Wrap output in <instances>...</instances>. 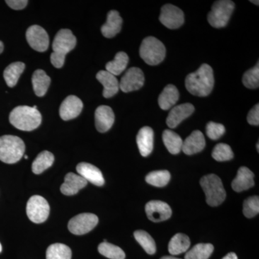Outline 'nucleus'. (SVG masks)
<instances>
[{
	"mask_svg": "<svg viewBox=\"0 0 259 259\" xmlns=\"http://www.w3.org/2000/svg\"><path fill=\"white\" fill-rule=\"evenodd\" d=\"M247 120L250 125L258 126L259 125V105H255L248 112Z\"/></svg>",
	"mask_w": 259,
	"mask_h": 259,
	"instance_id": "40",
	"label": "nucleus"
},
{
	"mask_svg": "<svg viewBox=\"0 0 259 259\" xmlns=\"http://www.w3.org/2000/svg\"><path fill=\"white\" fill-rule=\"evenodd\" d=\"M180 99V93L175 85L168 84L163 89V92L159 95L158 103L161 109L168 110L176 105Z\"/></svg>",
	"mask_w": 259,
	"mask_h": 259,
	"instance_id": "24",
	"label": "nucleus"
},
{
	"mask_svg": "<svg viewBox=\"0 0 259 259\" xmlns=\"http://www.w3.org/2000/svg\"><path fill=\"white\" fill-rule=\"evenodd\" d=\"M128 56L125 52H119L115 55V59L106 64V71L113 74L114 76H118L121 73L125 71L127 64H128Z\"/></svg>",
	"mask_w": 259,
	"mask_h": 259,
	"instance_id": "29",
	"label": "nucleus"
},
{
	"mask_svg": "<svg viewBox=\"0 0 259 259\" xmlns=\"http://www.w3.org/2000/svg\"><path fill=\"white\" fill-rule=\"evenodd\" d=\"M243 83L248 89H257L259 87L258 62L253 69L248 70L243 74Z\"/></svg>",
	"mask_w": 259,
	"mask_h": 259,
	"instance_id": "37",
	"label": "nucleus"
},
{
	"mask_svg": "<svg viewBox=\"0 0 259 259\" xmlns=\"http://www.w3.org/2000/svg\"><path fill=\"white\" fill-rule=\"evenodd\" d=\"M161 259H181V258H176V257H174V256H163V257H162V258Z\"/></svg>",
	"mask_w": 259,
	"mask_h": 259,
	"instance_id": "44",
	"label": "nucleus"
},
{
	"mask_svg": "<svg viewBox=\"0 0 259 259\" xmlns=\"http://www.w3.org/2000/svg\"><path fill=\"white\" fill-rule=\"evenodd\" d=\"M122 25V19L118 12L116 10H111L107 14L106 23L102 26V35L107 38L115 37L120 32Z\"/></svg>",
	"mask_w": 259,
	"mask_h": 259,
	"instance_id": "22",
	"label": "nucleus"
},
{
	"mask_svg": "<svg viewBox=\"0 0 259 259\" xmlns=\"http://www.w3.org/2000/svg\"><path fill=\"white\" fill-rule=\"evenodd\" d=\"M205 139L199 131H194L183 141L182 151L185 154L193 155L201 152L205 147Z\"/></svg>",
	"mask_w": 259,
	"mask_h": 259,
	"instance_id": "18",
	"label": "nucleus"
},
{
	"mask_svg": "<svg viewBox=\"0 0 259 259\" xmlns=\"http://www.w3.org/2000/svg\"><path fill=\"white\" fill-rule=\"evenodd\" d=\"M234 8V3L230 0H220L215 2L207 17L209 25L216 28L226 27L229 22Z\"/></svg>",
	"mask_w": 259,
	"mask_h": 259,
	"instance_id": "7",
	"label": "nucleus"
},
{
	"mask_svg": "<svg viewBox=\"0 0 259 259\" xmlns=\"http://www.w3.org/2000/svg\"><path fill=\"white\" fill-rule=\"evenodd\" d=\"M25 151V144L18 136L7 135L0 137V161L8 164L17 163Z\"/></svg>",
	"mask_w": 259,
	"mask_h": 259,
	"instance_id": "4",
	"label": "nucleus"
},
{
	"mask_svg": "<svg viewBox=\"0 0 259 259\" xmlns=\"http://www.w3.org/2000/svg\"><path fill=\"white\" fill-rule=\"evenodd\" d=\"M71 250L62 243L51 245L47 250V259H71Z\"/></svg>",
	"mask_w": 259,
	"mask_h": 259,
	"instance_id": "32",
	"label": "nucleus"
},
{
	"mask_svg": "<svg viewBox=\"0 0 259 259\" xmlns=\"http://www.w3.org/2000/svg\"><path fill=\"white\" fill-rule=\"evenodd\" d=\"M26 212L32 223L39 224L45 222L49 218L50 206L44 197L34 195L29 199L27 203Z\"/></svg>",
	"mask_w": 259,
	"mask_h": 259,
	"instance_id": "8",
	"label": "nucleus"
},
{
	"mask_svg": "<svg viewBox=\"0 0 259 259\" xmlns=\"http://www.w3.org/2000/svg\"><path fill=\"white\" fill-rule=\"evenodd\" d=\"M138 147L141 156H149L153 149V131L150 127H142L140 130L136 138Z\"/></svg>",
	"mask_w": 259,
	"mask_h": 259,
	"instance_id": "23",
	"label": "nucleus"
},
{
	"mask_svg": "<svg viewBox=\"0 0 259 259\" xmlns=\"http://www.w3.org/2000/svg\"><path fill=\"white\" fill-rule=\"evenodd\" d=\"M76 38L72 32L68 29H62L56 34L53 42V53L51 61L57 69L64 66L66 54L76 47Z\"/></svg>",
	"mask_w": 259,
	"mask_h": 259,
	"instance_id": "3",
	"label": "nucleus"
},
{
	"mask_svg": "<svg viewBox=\"0 0 259 259\" xmlns=\"http://www.w3.org/2000/svg\"><path fill=\"white\" fill-rule=\"evenodd\" d=\"M194 111V107L192 104L185 103L172 107L166 118V124L170 128L177 127L181 122L190 117Z\"/></svg>",
	"mask_w": 259,
	"mask_h": 259,
	"instance_id": "16",
	"label": "nucleus"
},
{
	"mask_svg": "<svg viewBox=\"0 0 259 259\" xmlns=\"http://www.w3.org/2000/svg\"><path fill=\"white\" fill-rule=\"evenodd\" d=\"M26 39L30 47L38 52H44L49 47V35L39 25H32L27 30Z\"/></svg>",
	"mask_w": 259,
	"mask_h": 259,
	"instance_id": "12",
	"label": "nucleus"
},
{
	"mask_svg": "<svg viewBox=\"0 0 259 259\" xmlns=\"http://www.w3.org/2000/svg\"><path fill=\"white\" fill-rule=\"evenodd\" d=\"M54 162V156L49 151H45L39 153L32 164V171L35 175H40L50 168Z\"/></svg>",
	"mask_w": 259,
	"mask_h": 259,
	"instance_id": "30",
	"label": "nucleus"
},
{
	"mask_svg": "<svg viewBox=\"0 0 259 259\" xmlns=\"http://www.w3.org/2000/svg\"><path fill=\"white\" fill-rule=\"evenodd\" d=\"M226 128L222 124L216 123L214 122H209L206 126V133L209 139L214 140L219 139L224 135Z\"/></svg>",
	"mask_w": 259,
	"mask_h": 259,
	"instance_id": "39",
	"label": "nucleus"
},
{
	"mask_svg": "<svg viewBox=\"0 0 259 259\" xmlns=\"http://www.w3.org/2000/svg\"><path fill=\"white\" fill-rule=\"evenodd\" d=\"M135 238L143 247L146 253L150 255L154 254L156 251V245L152 237L147 232L136 231L134 233Z\"/></svg>",
	"mask_w": 259,
	"mask_h": 259,
	"instance_id": "34",
	"label": "nucleus"
},
{
	"mask_svg": "<svg viewBox=\"0 0 259 259\" xmlns=\"http://www.w3.org/2000/svg\"><path fill=\"white\" fill-rule=\"evenodd\" d=\"M200 185L206 196V201L209 206L217 207L224 202L226 192L222 181L215 175H209L202 177Z\"/></svg>",
	"mask_w": 259,
	"mask_h": 259,
	"instance_id": "5",
	"label": "nucleus"
},
{
	"mask_svg": "<svg viewBox=\"0 0 259 259\" xmlns=\"http://www.w3.org/2000/svg\"><path fill=\"white\" fill-rule=\"evenodd\" d=\"M171 180V175L167 170H160L148 174L146 181L149 185L156 187H163L168 185Z\"/></svg>",
	"mask_w": 259,
	"mask_h": 259,
	"instance_id": "33",
	"label": "nucleus"
},
{
	"mask_svg": "<svg viewBox=\"0 0 259 259\" xmlns=\"http://www.w3.org/2000/svg\"><path fill=\"white\" fill-rule=\"evenodd\" d=\"M257 151H259L258 143L257 144Z\"/></svg>",
	"mask_w": 259,
	"mask_h": 259,
	"instance_id": "47",
	"label": "nucleus"
},
{
	"mask_svg": "<svg viewBox=\"0 0 259 259\" xmlns=\"http://www.w3.org/2000/svg\"><path fill=\"white\" fill-rule=\"evenodd\" d=\"M250 3H253V4L258 5V1H250Z\"/></svg>",
	"mask_w": 259,
	"mask_h": 259,
	"instance_id": "45",
	"label": "nucleus"
},
{
	"mask_svg": "<svg viewBox=\"0 0 259 259\" xmlns=\"http://www.w3.org/2000/svg\"><path fill=\"white\" fill-rule=\"evenodd\" d=\"M100 254L110 259H125V254L120 247L107 242L100 243L98 246Z\"/></svg>",
	"mask_w": 259,
	"mask_h": 259,
	"instance_id": "35",
	"label": "nucleus"
},
{
	"mask_svg": "<svg viewBox=\"0 0 259 259\" xmlns=\"http://www.w3.org/2000/svg\"><path fill=\"white\" fill-rule=\"evenodd\" d=\"M41 121V115L36 106H18L10 112V123L20 131H33L39 127Z\"/></svg>",
	"mask_w": 259,
	"mask_h": 259,
	"instance_id": "2",
	"label": "nucleus"
},
{
	"mask_svg": "<svg viewBox=\"0 0 259 259\" xmlns=\"http://www.w3.org/2000/svg\"><path fill=\"white\" fill-rule=\"evenodd\" d=\"M146 212L150 221L154 223L162 222L171 218V207L166 202L160 200H152L146 205Z\"/></svg>",
	"mask_w": 259,
	"mask_h": 259,
	"instance_id": "13",
	"label": "nucleus"
},
{
	"mask_svg": "<svg viewBox=\"0 0 259 259\" xmlns=\"http://www.w3.org/2000/svg\"><path fill=\"white\" fill-rule=\"evenodd\" d=\"M2 250H3V248H2V245L1 243H0V253H1Z\"/></svg>",
	"mask_w": 259,
	"mask_h": 259,
	"instance_id": "46",
	"label": "nucleus"
},
{
	"mask_svg": "<svg viewBox=\"0 0 259 259\" xmlns=\"http://www.w3.org/2000/svg\"><path fill=\"white\" fill-rule=\"evenodd\" d=\"M163 141L168 152L171 154H178L182 151L183 141L178 134L171 130L163 131Z\"/></svg>",
	"mask_w": 259,
	"mask_h": 259,
	"instance_id": "27",
	"label": "nucleus"
},
{
	"mask_svg": "<svg viewBox=\"0 0 259 259\" xmlns=\"http://www.w3.org/2000/svg\"><path fill=\"white\" fill-rule=\"evenodd\" d=\"M76 171L79 176L93 185L102 187L105 184V180L101 171L93 164L84 162L80 163L76 166Z\"/></svg>",
	"mask_w": 259,
	"mask_h": 259,
	"instance_id": "17",
	"label": "nucleus"
},
{
	"mask_svg": "<svg viewBox=\"0 0 259 259\" xmlns=\"http://www.w3.org/2000/svg\"><path fill=\"white\" fill-rule=\"evenodd\" d=\"M98 221L96 214L93 213H81L70 220L68 228L73 234L81 236L93 231L97 226Z\"/></svg>",
	"mask_w": 259,
	"mask_h": 259,
	"instance_id": "9",
	"label": "nucleus"
},
{
	"mask_svg": "<svg viewBox=\"0 0 259 259\" xmlns=\"http://www.w3.org/2000/svg\"><path fill=\"white\" fill-rule=\"evenodd\" d=\"M212 156L217 161H227L231 160L234 154L231 146L226 144H219L214 146Z\"/></svg>",
	"mask_w": 259,
	"mask_h": 259,
	"instance_id": "36",
	"label": "nucleus"
},
{
	"mask_svg": "<svg viewBox=\"0 0 259 259\" xmlns=\"http://www.w3.org/2000/svg\"><path fill=\"white\" fill-rule=\"evenodd\" d=\"M254 175L247 167L242 166L238 169L236 178L232 182V188L236 192L248 190L254 186Z\"/></svg>",
	"mask_w": 259,
	"mask_h": 259,
	"instance_id": "19",
	"label": "nucleus"
},
{
	"mask_svg": "<svg viewBox=\"0 0 259 259\" xmlns=\"http://www.w3.org/2000/svg\"><path fill=\"white\" fill-rule=\"evenodd\" d=\"M214 250L210 243H199L186 253L185 259H208Z\"/></svg>",
	"mask_w": 259,
	"mask_h": 259,
	"instance_id": "31",
	"label": "nucleus"
},
{
	"mask_svg": "<svg viewBox=\"0 0 259 259\" xmlns=\"http://www.w3.org/2000/svg\"><path fill=\"white\" fill-rule=\"evenodd\" d=\"M95 126L100 133H105L111 128L115 122V115L111 107L101 105L97 108L95 114Z\"/></svg>",
	"mask_w": 259,
	"mask_h": 259,
	"instance_id": "15",
	"label": "nucleus"
},
{
	"mask_svg": "<svg viewBox=\"0 0 259 259\" xmlns=\"http://www.w3.org/2000/svg\"><path fill=\"white\" fill-rule=\"evenodd\" d=\"M33 90L37 97H44L50 86L51 78L41 69L36 70L32 76Z\"/></svg>",
	"mask_w": 259,
	"mask_h": 259,
	"instance_id": "25",
	"label": "nucleus"
},
{
	"mask_svg": "<svg viewBox=\"0 0 259 259\" xmlns=\"http://www.w3.org/2000/svg\"><path fill=\"white\" fill-rule=\"evenodd\" d=\"M7 5L15 10H23L28 5V1L27 0H8L6 1Z\"/></svg>",
	"mask_w": 259,
	"mask_h": 259,
	"instance_id": "41",
	"label": "nucleus"
},
{
	"mask_svg": "<svg viewBox=\"0 0 259 259\" xmlns=\"http://www.w3.org/2000/svg\"><path fill=\"white\" fill-rule=\"evenodd\" d=\"M243 214L247 218L255 217L259 212V198L258 196H253L245 199L243 202Z\"/></svg>",
	"mask_w": 259,
	"mask_h": 259,
	"instance_id": "38",
	"label": "nucleus"
},
{
	"mask_svg": "<svg viewBox=\"0 0 259 259\" xmlns=\"http://www.w3.org/2000/svg\"><path fill=\"white\" fill-rule=\"evenodd\" d=\"M88 185V182L79 175L74 173H69L64 178V182L61 186V192L64 195L71 196L76 194Z\"/></svg>",
	"mask_w": 259,
	"mask_h": 259,
	"instance_id": "20",
	"label": "nucleus"
},
{
	"mask_svg": "<svg viewBox=\"0 0 259 259\" xmlns=\"http://www.w3.org/2000/svg\"><path fill=\"white\" fill-rule=\"evenodd\" d=\"M25 69V65L23 62L13 63L5 69L4 79L8 87L13 88L17 84Z\"/></svg>",
	"mask_w": 259,
	"mask_h": 259,
	"instance_id": "28",
	"label": "nucleus"
},
{
	"mask_svg": "<svg viewBox=\"0 0 259 259\" xmlns=\"http://www.w3.org/2000/svg\"><path fill=\"white\" fill-rule=\"evenodd\" d=\"M145 76L142 70L137 67H132L126 71L121 79L120 89L123 93H127L136 91L144 86Z\"/></svg>",
	"mask_w": 259,
	"mask_h": 259,
	"instance_id": "11",
	"label": "nucleus"
},
{
	"mask_svg": "<svg viewBox=\"0 0 259 259\" xmlns=\"http://www.w3.org/2000/svg\"><path fill=\"white\" fill-rule=\"evenodd\" d=\"M3 50H4V44L2 41H0V54L3 52Z\"/></svg>",
	"mask_w": 259,
	"mask_h": 259,
	"instance_id": "43",
	"label": "nucleus"
},
{
	"mask_svg": "<svg viewBox=\"0 0 259 259\" xmlns=\"http://www.w3.org/2000/svg\"><path fill=\"white\" fill-rule=\"evenodd\" d=\"M159 20L167 28L177 29L185 23V15L180 8L167 4L162 7Z\"/></svg>",
	"mask_w": 259,
	"mask_h": 259,
	"instance_id": "10",
	"label": "nucleus"
},
{
	"mask_svg": "<svg viewBox=\"0 0 259 259\" xmlns=\"http://www.w3.org/2000/svg\"><path fill=\"white\" fill-rule=\"evenodd\" d=\"M190 244L188 236L183 233H177L168 243V251L173 255L181 254L189 249Z\"/></svg>",
	"mask_w": 259,
	"mask_h": 259,
	"instance_id": "26",
	"label": "nucleus"
},
{
	"mask_svg": "<svg viewBox=\"0 0 259 259\" xmlns=\"http://www.w3.org/2000/svg\"><path fill=\"white\" fill-rule=\"evenodd\" d=\"M82 109V101L79 97L70 95L61 103L59 114L62 120H72L80 115Z\"/></svg>",
	"mask_w": 259,
	"mask_h": 259,
	"instance_id": "14",
	"label": "nucleus"
},
{
	"mask_svg": "<svg viewBox=\"0 0 259 259\" xmlns=\"http://www.w3.org/2000/svg\"><path fill=\"white\" fill-rule=\"evenodd\" d=\"M25 159H28V156H27V155H25Z\"/></svg>",
	"mask_w": 259,
	"mask_h": 259,
	"instance_id": "48",
	"label": "nucleus"
},
{
	"mask_svg": "<svg viewBox=\"0 0 259 259\" xmlns=\"http://www.w3.org/2000/svg\"><path fill=\"white\" fill-rule=\"evenodd\" d=\"M97 79L104 87L103 96L105 98H110L118 93L120 83L113 74L107 71H100L97 73Z\"/></svg>",
	"mask_w": 259,
	"mask_h": 259,
	"instance_id": "21",
	"label": "nucleus"
},
{
	"mask_svg": "<svg viewBox=\"0 0 259 259\" xmlns=\"http://www.w3.org/2000/svg\"><path fill=\"white\" fill-rule=\"evenodd\" d=\"M213 70L208 64H202L195 72L187 75L185 87L187 91L194 96L206 97L214 88Z\"/></svg>",
	"mask_w": 259,
	"mask_h": 259,
	"instance_id": "1",
	"label": "nucleus"
},
{
	"mask_svg": "<svg viewBox=\"0 0 259 259\" xmlns=\"http://www.w3.org/2000/svg\"><path fill=\"white\" fill-rule=\"evenodd\" d=\"M222 259H238V256H237L236 253L231 252V253L227 254L226 256L223 257Z\"/></svg>",
	"mask_w": 259,
	"mask_h": 259,
	"instance_id": "42",
	"label": "nucleus"
},
{
	"mask_svg": "<svg viewBox=\"0 0 259 259\" xmlns=\"http://www.w3.org/2000/svg\"><path fill=\"white\" fill-rule=\"evenodd\" d=\"M140 56L150 66H156L164 59L166 48L156 37L149 36L143 40L140 47Z\"/></svg>",
	"mask_w": 259,
	"mask_h": 259,
	"instance_id": "6",
	"label": "nucleus"
}]
</instances>
